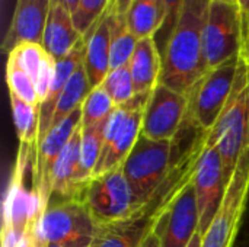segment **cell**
Returning <instances> with one entry per match:
<instances>
[{
  "instance_id": "6da1fadb",
  "label": "cell",
  "mask_w": 249,
  "mask_h": 247,
  "mask_svg": "<svg viewBox=\"0 0 249 247\" xmlns=\"http://www.w3.org/2000/svg\"><path fill=\"white\" fill-rule=\"evenodd\" d=\"M196 166L191 156L178 157L163 183L140 210L124 220L96 224L90 247H142L191 182Z\"/></svg>"
},
{
  "instance_id": "7a4b0ae2",
  "label": "cell",
  "mask_w": 249,
  "mask_h": 247,
  "mask_svg": "<svg viewBox=\"0 0 249 247\" xmlns=\"http://www.w3.org/2000/svg\"><path fill=\"white\" fill-rule=\"evenodd\" d=\"M212 0H185L162 54L160 84L188 96L206 73L203 31Z\"/></svg>"
},
{
  "instance_id": "3957f363",
  "label": "cell",
  "mask_w": 249,
  "mask_h": 247,
  "mask_svg": "<svg viewBox=\"0 0 249 247\" xmlns=\"http://www.w3.org/2000/svg\"><path fill=\"white\" fill-rule=\"evenodd\" d=\"M35 147L19 144L16 163L7 188L3 210V243H18L35 237L36 226L45 211L41 197L35 186L28 188L26 172L34 165Z\"/></svg>"
},
{
  "instance_id": "277c9868",
  "label": "cell",
  "mask_w": 249,
  "mask_h": 247,
  "mask_svg": "<svg viewBox=\"0 0 249 247\" xmlns=\"http://www.w3.org/2000/svg\"><path fill=\"white\" fill-rule=\"evenodd\" d=\"M207 134L223 160L228 178H231L238 160L249 146V74L241 57L233 92L216 125Z\"/></svg>"
},
{
  "instance_id": "5b68a950",
  "label": "cell",
  "mask_w": 249,
  "mask_h": 247,
  "mask_svg": "<svg viewBox=\"0 0 249 247\" xmlns=\"http://www.w3.org/2000/svg\"><path fill=\"white\" fill-rule=\"evenodd\" d=\"M95 229L96 223L82 199L53 201L41 215L35 240L41 247H90Z\"/></svg>"
},
{
  "instance_id": "8992f818",
  "label": "cell",
  "mask_w": 249,
  "mask_h": 247,
  "mask_svg": "<svg viewBox=\"0 0 249 247\" xmlns=\"http://www.w3.org/2000/svg\"><path fill=\"white\" fill-rule=\"evenodd\" d=\"M238 68L239 55L207 70L200 77L187 96V122L203 132L212 131L233 92Z\"/></svg>"
},
{
  "instance_id": "52a82bcc",
  "label": "cell",
  "mask_w": 249,
  "mask_h": 247,
  "mask_svg": "<svg viewBox=\"0 0 249 247\" xmlns=\"http://www.w3.org/2000/svg\"><path fill=\"white\" fill-rule=\"evenodd\" d=\"M172 151L174 141H152L140 135L134 148L121 165L139 210L166 179L174 163Z\"/></svg>"
},
{
  "instance_id": "ba28073f",
  "label": "cell",
  "mask_w": 249,
  "mask_h": 247,
  "mask_svg": "<svg viewBox=\"0 0 249 247\" xmlns=\"http://www.w3.org/2000/svg\"><path fill=\"white\" fill-rule=\"evenodd\" d=\"M249 197V146L238 160L217 213L203 234L201 247H232L238 236Z\"/></svg>"
},
{
  "instance_id": "9c48e42d",
  "label": "cell",
  "mask_w": 249,
  "mask_h": 247,
  "mask_svg": "<svg viewBox=\"0 0 249 247\" xmlns=\"http://www.w3.org/2000/svg\"><path fill=\"white\" fill-rule=\"evenodd\" d=\"M80 199L96 224L124 220L139 210L123 166L102 175H95L85 183Z\"/></svg>"
},
{
  "instance_id": "30bf717a",
  "label": "cell",
  "mask_w": 249,
  "mask_h": 247,
  "mask_svg": "<svg viewBox=\"0 0 249 247\" xmlns=\"http://www.w3.org/2000/svg\"><path fill=\"white\" fill-rule=\"evenodd\" d=\"M149 95H136L130 102L117 106L105 124L104 148L95 175L109 172L124 163L142 135L143 114Z\"/></svg>"
},
{
  "instance_id": "8fae6325",
  "label": "cell",
  "mask_w": 249,
  "mask_h": 247,
  "mask_svg": "<svg viewBox=\"0 0 249 247\" xmlns=\"http://www.w3.org/2000/svg\"><path fill=\"white\" fill-rule=\"evenodd\" d=\"M242 49L241 16L235 1L212 0L203 31L206 71L238 57Z\"/></svg>"
},
{
  "instance_id": "7c38bea8",
  "label": "cell",
  "mask_w": 249,
  "mask_h": 247,
  "mask_svg": "<svg viewBox=\"0 0 249 247\" xmlns=\"http://www.w3.org/2000/svg\"><path fill=\"white\" fill-rule=\"evenodd\" d=\"M228 182L229 178L225 172L223 160L207 134L206 144L198 157L191 181L198 208L200 234H204L210 227V223L223 199Z\"/></svg>"
},
{
  "instance_id": "4fadbf2b",
  "label": "cell",
  "mask_w": 249,
  "mask_h": 247,
  "mask_svg": "<svg viewBox=\"0 0 249 247\" xmlns=\"http://www.w3.org/2000/svg\"><path fill=\"white\" fill-rule=\"evenodd\" d=\"M187 109V96L159 83L147 99L142 135L152 141H174L185 122Z\"/></svg>"
},
{
  "instance_id": "5bb4252c",
  "label": "cell",
  "mask_w": 249,
  "mask_h": 247,
  "mask_svg": "<svg viewBox=\"0 0 249 247\" xmlns=\"http://www.w3.org/2000/svg\"><path fill=\"white\" fill-rule=\"evenodd\" d=\"M82 125V108L74 111L71 115L64 118L45 134L35 148L34 166H32V182L41 197L44 208L47 210L51 199V173L53 167L69 143L73 134Z\"/></svg>"
},
{
  "instance_id": "9a60e30c",
  "label": "cell",
  "mask_w": 249,
  "mask_h": 247,
  "mask_svg": "<svg viewBox=\"0 0 249 247\" xmlns=\"http://www.w3.org/2000/svg\"><path fill=\"white\" fill-rule=\"evenodd\" d=\"M155 231L160 237V247H188L191 243L198 233V208L191 182L178 195Z\"/></svg>"
},
{
  "instance_id": "2e32d148",
  "label": "cell",
  "mask_w": 249,
  "mask_h": 247,
  "mask_svg": "<svg viewBox=\"0 0 249 247\" xmlns=\"http://www.w3.org/2000/svg\"><path fill=\"white\" fill-rule=\"evenodd\" d=\"M50 3L51 0H16L10 25L3 38V49L7 54L22 42L42 45Z\"/></svg>"
},
{
  "instance_id": "e0dca14e",
  "label": "cell",
  "mask_w": 249,
  "mask_h": 247,
  "mask_svg": "<svg viewBox=\"0 0 249 247\" xmlns=\"http://www.w3.org/2000/svg\"><path fill=\"white\" fill-rule=\"evenodd\" d=\"M86 51L83 66L93 87L102 84L105 77L111 70V20L109 10H107L102 17L90 28L85 35Z\"/></svg>"
},
{
  "instance_id": "ac0fdd59",
  "label": "cell",
  "mask_w": 249,
  "mask_h": 247,
  "mask_svg": "<svg viewBox=\"0 0 249 247\" xmlns=\"http://www.w3.org/2000/svg\"><path fill=\"white\" fill-rule=\"evenodd\" d=\"M82 39L83 35L76 29L71 12L67 10L60 0H51L42 36L44 49L55 60H61Z\"/></svg>"
},
{
  "instance_id": "d6986e66",
  "label": "cell",
  "mask_w": 249,
  "mask_h": 247,
  "mask_svg": "<svg viewBox=\"0 0 249 247\" xmlns=\"http://www.w3.org/2000/svg\"><path fill=\"white\" fill-rule=\"evenodd\" d=\"M85 51H86V41L83 36V39L66 57L55 61V74H54L53 84L50 87V92H48L45 100L39 105V137H38V143L50 131L53 114H54L55 105L58 102V98H60L63 89L66 87L67 82L73 76V73L83 63Z\"/></svg>"
},
{
  "instance_id": "ffe728a7",
  "label": "cell",
  "mask_w": 249,
  "mask_h": 247,
  "mask_svg": "<svg viewBox=\"0 0 249 247\" xmlns=\"http://www.w3.org/2000/svg\"><path fill=\"white\" fill-rule=\"evenodd\" d=\"M130 71L136 95H149L160 82L162 55L153 36L137 41L134 54L130 60Z\"/></svg>"
},
{
  "instance_id": "44dd1931",
  "label": "cell",
  "mask_w": 249,
  "mask_h": 247,
  "mask_svg": "<svg viewBox=\"0 0 249 247\" xmlns=\"http://www.w3.org/2000/svg\"><path fill=\"white\" fill-rule=\"evenodd\" d=\"M80 140H82V125L69 140L63 151L60 153L51 173V199L57 198L58 201L80 198V191L76 188L74 179L79 166V153H80Z\"/></svg>"
},
{
  "instance_id": "7402d4cb",
  "label": "cell",
  "mask_w": 249,
  "mask_h": 247,
  "mask_svg": "<svg viewBox=\"0 0 249 247\" xmlns=\"http://www.w3.org/2000/svg\"><path fill=\"white\" fill-rule=\"evenodd\" d=\"M105 124H98V125L82 128L79 166H77V173L74 179L76 188L80 191V194H82L85 183L93 178L95 169L99 163L102 148H104Z\"/></svg>"
},
{
  "instance_id": "603a6c76",
  "label": "cell",
  "mask_w": 249,
  "mask_h": 247,
  "mask_svg": "<svg viewBox=\"0 0 249 247\" xmlns=\"http://www.w3.org/2000/svg\"><path fill=\"white\" fill-rule=\"evenodd\" d=\"M125 19L128 29L137 39L155 38L165 20L163 0H134Z\"/></svg>"
},
{
  "instance_id": "cb8c5ba5",
  "label": "cell",
  "mask_w": 249,
  "mask_h": 247,
  "mask_svg": "<svg viewBox=\"0 0 249 247\" xmlns=\"http://www.w3.org/2000/svg\"><path fill=\"white\" fill-rule=\"evenodd\" d=\"M90 90H92V86L89 83L85 66L82 63L77 67V70L73 73V76L70 77V80L67 82L66 87L63 89V92L58 98V102H57L54 114H53L51 127L57 125L64 118L71 115L74 111L82 108V105H83L86 96L90 93ZM51 127H50V130H51Z\"/></svg>"
},
{
  "instance_id": "d4e9b609",
  "label": "cell",
  "mask_w": 249,
  "mask_h": 247,
  "mask_svg": "<svg viewBox=\"0 0 249 247\" xmlns=\"http://www.w3.org/2000/svg\"><path fill=\"white\" fill-rule=\"evenodd\" d=\"M109 20H111V70H112L130 64V60L134 54L139 39L128 29L125 16L117 15L112 10H109Z\"/></svg>"
},
{
  "instance_id": "484cf974",
  "label": "cell",
  "mask_w": 249,
  "mask_h": 247,
  "mask_svg": "<svg viewBox=\"0 0 249 247\" xmlns=\"http://www.w3.org/2000/svg\"><path fill=\"white\" fill-rule=\"evenodd\" d=\"M9 99L19 143L36 148L39 137V105L28 103L12 93H9Z\"/></svg>"
},
{
  "instance_id": "4316f807",
  "label": "cell",
  "mask_w": 249,
  "mask_h": 247,
  "mask_svg": "<svg viewBox=\"0 0 249 247\" xmlns=\"http://www.w3.org/2000/svg\"><path fill=\"white\" fill-rule=\"evenodd\" d=\"M115 108L117 105L102 86L93 87L82 105V128L105 124Z\"/></svg>"
},
{
  "instance_id": "83f0119b",
  "label": "cell",
  "mask_w": 249,
  "mask_h": 247,
  "mask_svg": "<svg viewBox=\"0 0 249 247\" xmlns=\"http://www.w3.org/2000/svg\"><path fill=\"white\" fill-rule=\"evenodd\" d=\"M6 83L9 87V93L15 95L16 98L28 103L39 105L34 80L25 70H22L16 64V61L12 57H7L6 63Z\"/></svg>"
},
{
  "instance_id": "f1b7e54d",
  "label": "cell",
  "mask_w": 249,
  "mask_h": 247,
  "mask_svg": "<svg viewBox=\"0 0 249 247\" xmlns=\"http://www.w3.org/2000/svg\"><path fill=\"white\" fill-rule=\"evenodd\" d=\"M101 86L108 92V95L112 98V100L117 106H121V105L130 102L136 96L134 83H133V77H131L128 64L109 70L108 76L105 77V80L102 82Z\"/></svg>"
},
{
  "instance_id": "f546056e",
  "label": "cell",
  "mask_w": 249,
  "mask_h": 247,
  "mask_svg": "<svg viewBox=\"0 0 249 247\" xmlns=\"http://www.w3.org/2000/svg\"><path fill=\"white\" fill-rule=\"evenodd\" d=\"M47 55L48 52L44 49V47L35 42H22L7 54V57H12L16 64L31 76L34 82Z\"/></svg>"
},
{
  "instance_id": "4dcf8cb0",
  "label": "cell",
  "mask_w": 249,
  "mask_h": 247,
  "mask_svg": "<svg viewBox=\"0 0 249 247\" xmlns=\"http://www.w3.org/2000/svg\"><path fill=\"white\" fill-rule=\"evenodd\" d=\"M109 4L111 0H79L73 12V22L76 29L85 36L109 9Z\"/></svg>"
},
{
  "instance_id": "1f68e13d",
  "label": "cell",
  "mask_w": 249,
  "mask_h": 247,
  "mask_svg": "<svg viewBox=\"0 0 249 247\" xmlns=\"http://www.w3.org/2000/svg\"><path fill=\"white\" fill-rule=\"evenodd\" d=\"M184 1L185 0H163V4H165V20H163V25H162L160 31L155 36V41L158 44L160 55L163 54L165 47H166V44H168V41H169L174 29H175V25L178 22L181 9L184 6Z\"/></svg>"
},
{
  "instance_id": "d6a6232c",
  "label": "cell",
  "mask_w": 249,
  "mask_h": 247,
  "mask_svg": "<svg viewBox=\"0 0 249 247\" xmlns=\"http://www.w3.org/2000/svg\"><path fill=\"white\" fill-rule=\"evenodd\" d=\"M239 16H241V28H242V49L241 54L247 51L249 45V0H235Z\"/></svg>"
},
{
  "instance_id": "836d02e7",
  "label": "cell",
  "mask_w": 249,
  "mask_h": 247,
  "mask_svg": "<svg viewBox=\"0 0 249 247\" xmlns=\"http://www.w3.org/2000/svg\"><path fill=\"white\" fill-rule=\"evenodd\" d=\"M134 0H111V4H109V10H112L114 13L117 15H123L125 16L130 6L133 4Z\"/></svg>"
},
{
  "instance_id": "e575fe53",
  "label": "cell",
  "mask_w": 249,
  "mask_h": 247,
  "mask_svg": "<svg viewBox=\"0 0 249 247\" xmlns=\"http://www.w3.org/2000/svg\"><path fill=\"white\" fill-rule=\"evenodd\" d=\"M142 247H160V237H159L158 231H153V233L146 239V242L142 245Z\"/></svg>"
},
{
  "instance_id": "d590c367",
  "label": "cell",
  "mask_w": 249,
  "mask_h": 247,
  "mask_svg": "<svg viewBox=\"0 0 249 247\" xmlns=\"http://www.w3.org/2000/svg\"><path fill=\"white\" fill-rule=\"evenodd\" d=\"M60 3H61L67 10H70L71 15H73V12H74L76 6H77V3H79V0H60Z\"/></svg>"
},
{
  "instance_id": "8d00e7d4",
  "label": "cell",
  "mask_w": 249,
  "mask_h": 247,
  "mask_svg": "<svg viewBox=\"0 0 249 247\" xmlns=\"http://www.w3.org/2000/svg\"><path fill=\"white\" fill-rule=\"evenodd\" d=\"M201 242H203V234L197 233L194 236V239L191 240V243L188 245V247H201Z\"/></svg>"
},
{
  "instance_id": "74e56055",
  "label": "cell",
  "mask_w": 249,
  "mask_h": 247,
  "mask_svg": "<svg viewBox=\"0 0 249 247\" xmlns=\"http://www.w3.org/2000/svg\"><path fill=\"white\" fill-rule=\"evenodd\" d=\"M239 57L244 60V63L247 64V67H248V74H249V45L248 48H247V51L245 52H242V54H239Z\"/></svg>"
},
{
  "instance_id": "f35d334b",
  "label": "cell",
  "mask_w": 249,
  "mask_h": 247,
  "mask_svg": "<svg viewBox=\"0 0 249 247\" xmlns=\"http://www.w3.org/2000/svg\"><path fill=\"white\" fill-rule=\"evenodd\" d=\"M29 247H41V246L38 245V242H36V240H34V242H32V243L29 245Z\"/></svg>"
},
{
  "instance_id": "ab89813d",
  "label": "cell",
  "mask_w": 249,
  "mask_h": 247,
  "mask_svg": "<svg viewBox=\"0 0 249 247\" xmlns=\"http://www.w3.org/2000/svg\"><path fill=\"white\" fill-rule=\"evenodd\" d=\"M44 247H67V246H58V245H48V246H44Z\"/></svg>"
},
{
  "instance_id": "60d3db41",
  "label": "cell",
  "mask_w": 249,
  "mask_h": 247,
  "mask_svg": "<svg viewBox=\"0 0 249 247\" xmlns=\"http://www.w3.org/2000/svg\"><path fill=\"white\" fill-rule=\"evenodd\" d=\"M231 1H235V0H231Z\"/></svg>"
}]
</instances>
